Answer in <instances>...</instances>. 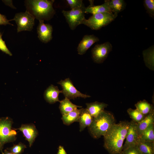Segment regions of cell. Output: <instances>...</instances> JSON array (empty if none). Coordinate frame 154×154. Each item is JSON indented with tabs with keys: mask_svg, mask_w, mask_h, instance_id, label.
Masks as SVG:
<instances>
[{
	"mask_svg": "<svg viewBox=\"0 0 154 154\" xmlns=\"http://www.w3.org/2000/svg\"><path fill=\"white\" fill-rule=\"evenodd\" d=\"M129 122L120 121L114 125L104 136V146L110 154H119L129 128Z\"/></svg>",
	"mask_w": 154,
	"mask_h": 154,
	"instance_id": "1",
	"label": "cell"
},
{
	"mask_svg": "<svg viewBox=\"0 0 154 154\" xmlns=\"http://www.w3.org/2000/svg\"><path fill=\"white\" fill-rule=\"evenodd\" d=\"M54 0H27L25 1L26 10L35 19L48 21L55 14L53 4Z\"/></svg>",
	"mask_w": 154,
	"mask_h": 154,
	"instance_id": "2",
	"label": "cell"
},
{
	"mask_svg": "<svg viewBox=\"0 0 154 154\" xmlns=\"http://www.w3.org/2000/svg\"><path fill=\"white\" fill-rule=\"evenodd\" d=\"M115 123L113 115L104 110L94 118L92 123L88 127L89 131L93 138L98 139L102 136H104Z\"/></svg>",
	"mask_w": 154,
	"mask_h": 154,
	"instance_id": "3",
	"label": "cell"
},
{
	"mask_svg": "<svg viewBox=\"0 0 154 154\" xmlns=\"http://www.w3.org/2000/svg\"><path fill=\"white\" fill-rule=\"evenodd\" d=\"M118 14L112 12H106L92 15L88 19L85 18L83 24L93 30H98L111 23L117 17Z\"/></svg>",
	"mask_w": 154,
	"mask_h": 154,
	"instance_id": "4",
	"label": "cell"
},
{
	"mask_svg": "<svg viewBox=\"0 0 154 154\" xmlns=\"http://www.w3.org/2000/svg\"><path fill=\"white\" fill-rule=\"evenodd\" d=\"M12 119L7 117L0 118V151L3 152L4 145L14 141L16 139L17 133L13 129Z\"/></svg>",
	"mask_w": 154,
	"mask_h": 154,
	"instance_id": "5",
	"label": "cell"
},
{
	"mask_svg": "<svg viewBox=\"0 0 154 154\" xmlns=\"http://www.w3.org/2000/svg\"><path fill=\"white\" fill-rule=\"evenodd\" d=\"M35 18L26 10L16 13L14 18L9 21H15L17 25V33L23 31H31L35 25Z\"/></svg>",
	"mask_w": 154,
	"mask_h": 154,
	"instance_id": "6",
	"label": "cell"
},
{
	"mask_svg": "<svg viewBox=\"0 0 154 154\" xmlns=\"http://www.w3.org/2000/svg\"><path fill=\"white\" fill-rule=\"evenodd\" d=\"M84 7L81 8L63 10L62 13L65 17L70 29L74 30L85 19Z\"/></svg>",
	"mask_w": 154,
	"mask_h": 154,
	"instance_id": "7",
	"label": "cell"
},
{
	"mask_svg": "<svg viewBox=\"0 0 154 154\" xmlns=\"http://www.w3.org/2000/svg\"><path fill=\"white\" fill-rule=\"evenodd\" d=\"M57 83L61 86L62 93L65 98L69 100L74 99L77 97L86 98L91 97L89 95L82 94L76 89L69 78L61 80Z\"/></svg>",
	"mask_w": 154,
	"mask_h": 154,
	"instance_id": "8",
	"label": "cell"
},
{
	"mask_svg": "<svg viewBox=\"0 0 154 154\" xmlns=\"http://www.w3.org/2000/svg\"><path fill=\"white\" fill-rule=\"evenodd\" d=\"M112 46L109 42L95 46L91 50L92 57L95 63H103L112 50Z\"/></svg>",
	"mask_w": 154,
	"mask_h": 154,
	"instance_id": "9",
	"label": "cell"
},
{
	"mask_svg": "<svg viewBox=\"0 0 154 154\" xmlns=\"http://www.w3.org/2000/svg\"><path fill=\"white\" fill-rule=\"evenodd\" d=\"M137 123L132 120L129 122L126 140L123 145L122 150L137 145L139 139L137 133Z\"/></svg>",
	"mask_w": 154,
	"mask_h": 154,
	"instance_id": "10",
	"label": "cell"
},
{
	"mask_svg": "<svg viewBox=\"0 0 154 154\" xmlns=\"http://www.w3.org/2000/svg\"><path fill=\"white\" fill-rule=\"evenodd\" d=\"M39 21V23L37 28L38 37L42 42L47 43L52 38V27L50 24L44 23V20Z\"/></svg>",
	"mask_w": 154,
	"mask_h": 154,
	"instance_id": "11",
	"label": "cell"
},
{
	"mask_svg": "<svg viewBox=\"0 0 154 154\" xmlns=\"http://www.w3.org/2000/svg\"><path fill=\"white\" fill-rule=\"evenodd\" d=\"M17 129L21 131L31 147L38 134V131L33 124H22Z\"/></svg>",
	"mask_w": 154,
	"mask_h": 154,
	"instance_id": "12",
	"label": "cell"
},
{
	"mask_svg": "<svg viewBox=\"0 0 154 154\" xmlns=\"http://www.w3.org/2000/svg\"><path fill=\"white\" fill-rule=\"evenodd\" d=\"M99 40L98 38L94 35H85L77 47L78 54L80 55L84 54L93 44Z\"/></svg>",
	"mask_w": 154,
	"mask_h": 154,
	"instance_id": "13",
	"label": "cell"
},
{
	"mask_svg": "<svg viewBox=\"0 0 154 154\" xmlns=\"http://www.w3.org/2000/svg\"><path fill=\"white\" fill-rule=\"evenodd\" d=\"M90 5L85 7V13H91L93 14L106 12H112L110 7L109 0H105L104 3L100 5H95L94 4V1L89 0Z\"/></svg>",
	"mask_w": 154,
	"mask_h": 154,
	"instance_id": "14",
	"label": "cell"
},
{
	"mask_svg": "<svg viewBox=\"0 0 154 154\" xmlns=\"http://www.w3.org/2000/svg\"><path fill=\"white\" fill-rule=\"evenodd\" d=\"M62 92V90H60L57 86L51 84L45 91L44 97L46 101L50 104L60 102L58 96Z\"/></svg>",
	"mask_w": 154,
	"mask_h": 154,
	"instance_id": "15",
	"label": "cell"
},
{
	"mask_svg": "<svg viewBox=\"0 0 154 154\" xmlns=\"http://www.w3.org/2000/svg\"><path fill=\"white\" fill-rule=\"evenodd\" d=\"M94 117L86 108H82L78 121L79 123L80 131H83L86 127H89L92 123Z\"/></svg>",
	"mask_w": 154,
	"mask_h": 154,
	"instance_id": "16",
	"label": "cell"
},
{
	"mask_svg": "<svg viewBox=\"0 0 154 154\" xmlns=\"http://www.w3.org/2000/svg\"><path fill=\"white\" fill-rule=\"evenodd\" d=\"M86 109L94 118L97 117L102 111L104 110L108 105L104 102H95L86 104Z\"/></svg>",
	"mask_w": 154,
	"mask_h": 154,
	"instance_id": "17",
	"label": "cell"
},
{
	"mask_svg": "<svg viewBox=\"0 0 154 154\" xmlns=\"http://www.w3.org/2000/svg\"><path fill=\"white\" fill-rule=\"evenodd\" d=\"M154 123V110L153 109L142 121L137 123V129L139 138L143 131Z\"/></svg>",
	"mask_w": 154,
	"mask_h": 154,
	"instance_id": "18",
	"label": "cell"
},
{
	"mask_svg": "<svg viewBox=\"0 0 154 154\" xmlns=\"http://www.w3.org/2000/svg\"><path fill=\"white\" fill-rule=\"evenodd\" d=\"M59 109L62 115L66 114L72 111L77 109L82 106L76 105L73 104L68 98L64 99L60 101Z\"/></svg>",
	"mask_w": 154,
	"mask_h": 154,
	"instance_id": "19",
	"label": "cell"
},
{
	"mask_svg": "<svg viewBox=\"0 0 154 154\" xmlns=\"http://www.w3.org/2000/svg\"><path fill=\"white\" fill-rule=\"evenodd\" d=\"M137 145L142 154H154V141H144L139 138Z\"/></svg>",
	"mask_w": 154,
	"mask_h": 154,
	"instance_id": "20",
	"label": "cell"
},
{
	"mask_svg": "<svg viewBox=\"0 0 154 154\" xmlns=\"http://www.w3.org/2000/svg\"><path fill=\"white\" fill-rule=\"evenodd\" d=\"M82 109H78L62 116L61 119L65 125H69L74 122H78Z\"/></svg>",
	"mask_w": 154,
	"mask_h": 154,
	"instance_id": "21",
	"label": "cell"
},
{
	"mask_svg": "<svg viewBox=\"0 0 154 154\" xmlns=\"http://www.w3.org/2000/svg\"><path fill=\"white\" fill-rule=\"evenodd\" d=\"M109 3L112 12L117 14L124 10L126 5L123 0H109Z\"/></svg>",
	"mask_w": 154,
	"mask_h": 154,
	"instance_id": "22",
	"label": "cell"
},
{
	"mask_svg": "<svg viewBox=\"0 0 154 154\" xmlns=\"http://www.w3.org/2000/svg\"><path fill=\"white\" fill-rule=\"evenodd\" d=\"M136 109L143 114L147 115L153 109V106L145 100L140 101L135 105Z\"/></svg>",
	"mask_w": 154,
	"mask_h": 154,
	"instance_id": "23",
	"label": "cell"
},
{
	"mask_svg": "<svg viewBox=\"0 0 154 154\" xmlns=\"http://www.w3.org/2000/svg\"><path fill=\"white\" fill-rule=\"evenodd\" d=\"M139 138L144 141H154V123L151 125L143 131Z\"/></svg>",
	"mask_w": 154,
	"mask_h": 154,
	"instance_id": "24",
	"label": "cell"
},
{
	"mask_svg": "<svg viewBox=\"0 0 154 154\" xmlns=\"http://www.w3.org/2000/svg\"><path fill=\"white\" fill-rule=\"evenodd\" d=\"M127 112L132 120L138 123L142 121L146 115L140 112L137 109H128Z\"/></svg>",
	"mask_w": 154,
	"mask_h": 154,
	"instance_id": "25",
	"label": "cell"
},
{
	"mask_svg": "<svg viewBox=\"0 0 154 154\" xmlns=\"http://www.w3.org/2000/svg\"><path fill=\"white\" fill-rule=\"evenodd\" d=\"M26 147L25 144L19 142L17 144L14 145L11 147L7 148V149L13 154H21Z\"/></svg>",
	"mask_w": 154,
	"mask_h": 154,
	"instance_id": "26",
	"label": "cell"
},
{
	"mask_svg": "<svg viewBox=\"0 0 154 154\" xmlns=\"http://www.w3.org/2000/svg\"><path fill=\"white\" fill-rule=\"evenodd\" d=\"M143 5L147 13L149 16L153 18H154V0H144Z\"/></svg>",
	"mask_w": 154,
	"mask_h": 154,
	"instance_id": "27",
	"label": "cell"
},
{
	"mask_svg": "<svg viewBox=\"0 0 154 154\" xmlns=\"http://www.w3.org/2000/svg\"><path fill=\"white\" fill-rule=\"evenodd\" d=\"M71 9H79L84 7L82 0H66Z\"/></svg>",
	"mask_w": 154,
	"mask_h": 154,
	"instance_id": "28",
	"label": "cell"
},
{
	"mask_svg": "<svg viewBox=\"0 0 154 154\" xmlns=\"http://www.w3.org/2000/svg\"><path fill=\"white\" fill-rule=\"evenodd\" d=\"M119 154H142L137 145L123 150Z\"/></svg>",
	"mask_w": 154,
	"mask_h": 154,
	"instance_id": "29",
	"label": "cell"
},
{
	"mask_svg": "<svg viewBox=\"0 0 154 154\" xmlns=\"http://www.w3.org/2000/svg\"><path fill=\"white\" fill-rule=\"evenodd\" d=\"M2 35V33L0 32V50L9 56H11L12 54L7 48L5 41L3 40Z\"/></svg>",
	"mask_w": 154,
	"mask_h": 154,
	"instance_id": "30",
	"label": "cell"
},
{
	"mask_svg": "<svg viewBox=\"0 0 154 154\" xmlns=\"http://www.w3.org/2000/svg\"><path fill=\"white\" fill-rule=\"evenodd\" d=\"M9 22V20L7 19L5 15L0 14V25H13Z\"/></svg>",
	"mask_w": 154,
	"mask_h": 154,
	"instance_id": "31",
	"label": "cell"
},
{
	"mask_svg": "<svg viewBox=\"0 0 154 154\" xmlns=\"http://www.w3.org/2000/svg\"><path fill=\"white\" fill-rule=\"evenodd\" d=\"M3 2L7 5L9 6L12 9H16L15 7L13 5L12 0H2Z\"/></svg>",
	"mask_w": 154,
	"mask_h": 154,
	"instance_id": "32",
	"label": "cell"
},
{
	"mask_svg": "<svg viewBox=\"0 0 154 154\" xmlns=\"http://www.w3.org/2000/svg\"><path fill=\"white\" fill-rule=\"evenodd\" d=\"M57 154H67L64 147L60 145L58 148V150Z\"/></svg>",
	"mask_w": 154,
	"mask_h": 154,
	"instance_id": "33",
	"label": "cell"
},
{
	"mask_svg": "<svg viewBox=\"0 0 154 154\" xmlns=\"http://www.w3.org/2000/svg\"><path fill=\"white\" fill-rule=\"evenodd\" d=\"M2 154H13L10 152L8 151L7 149H5L4 152L1 153Z\"/></svg>",
	"mask_w": 154,
	"mask_h": 154,
	"instance_id": "34",
	"label": "cell"
}]
</instances>
